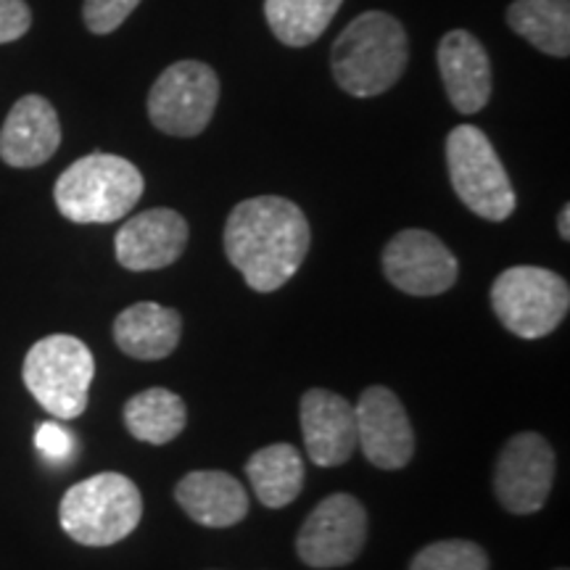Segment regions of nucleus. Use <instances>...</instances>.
I'll use <instances>...</instances> for the list:
<instances>
[{
  "mask_svg": "<svg viewBox=\"0 0 570 570\" xmlns=\"http://www.w3.org/2000/svg\"><path fill=\"white\" fill-rule=\"evenodd\" d=\"M410 570H489V554L475 541L444 539L423 547Z\"/></svg>",
  "mask_w": 570,
  "mask_h": 570,
  "instance_id": "obj_23",
  "label": "nucleus"
},
{
  "mask_svg": "<svg viewBox=\"0 0 570 570\" xmlns=\"http://www.w3.org/2000/svg\"><path fill=\"white\" fill-rule=\"evenodd\" d=\"M35 446L53 465H63L75 458V436L59 423H40L35 433Z\"/></svg>",
  "mask_w": 570,
  "mask_h": 570,
  "instance_id": "obj_25",
  "label": "nucleus"
},
{
  "mask_svg": "<svg viewBox=\"0 0 570 570\" xmlns=\"http://www.w3.org/2000/svg\"><path fill=\"white\" fill-rule=\"evenodd\" d=\"M554 483V449L541 433H515L494 468V494L512 515H533L547 504Z\"/></svg>",
  "mask_w": 570,
  "mask_h": 570,
  "instance_id": "obj_10",
  "label": "nucleus"
},
{
  "mask_svg": "<svg viewBox=\"0 0 570 570\" xmlns=\"http://www.w3.org/2000/svg\"><path fill=\"white\" fill-rule=\"evenodd\" d=\"M140 0H85V24L90 32L109 35L125 24V19L138 9Z\"/></svg>",
  "mask_w": 570,
  "mask_h": 570,
  "instance_id": "obj_24",
  "label": "nucleus"
},
{
  "mask_svg": "<svg viewBox=\"0 0 570 570\" xmlns=\"http://www.w3.org/2000/svg\"><path fill=\"white\" fill-rule=\"evenodd\" d=\"M510 30L529 40L541 53H570V3L568 0H512L508 9Z\"/></svg>",
  "mask_w": 570,
  "mask_h": 570,
  "instance_id": "obj_21",
  "label": "nucleus"
},
{
  "mask_svg": "<svg viewBox=\"0 0 570 570\" xmlns=\"http://www.w3.org/2000/svg\"><path fill=\"white\" fill-rule=\"evenodd\" d=\"M558 570H566V568H558Z\"/></svg>",
  "mask_w": 570,
  "mask_h": 570,
  "instance_id": "obj_28",
  "label": "nucleus"
},
{
  "mask_svg": "<svg viewBox=\"0 0 570 570\" xmlns=\"http://www.w3.org/2000/svg\"><path fill=\"white\" fill-rule=\"evenodd\" d=\"M183 317L173 306L138 302L114 320V341L127 356L140 362L167 360L180 344Z\"/></svg>",
  "mask_w": 570,
  "mask_h": 570,
  "instance_id": "obj_18",
  "label": "nucleus"
},
{
  "mask_svg": "<svg viewBox=\"0 0 570 570\" xmlns=\"http://www.w3.org/2000/svg\"><path fill=\"white\" fill-rule=\"evenodd\" d=\"M142 518V497L122 473H98L61 499V529L85 547H111L130 537Z\"/></svg>",
  "mask_w": 570,
  "mask_h": 570,
  "instance_id": "obj_4",
  "label": "nucleus"
},
{
  "mask_svg": "<svg viewBox=\"0 0 570 570\" xmlns=\"http://www.w3.org/2000/svg\"><path fill=\"white\" fill-rule=\"evenodd\" d=\"M446 167L454 194L475 217L504 223L515 212V188L502 167L489 135L460 125L446 138Z\"/></svg>",
  "mask_w": 570,
  "mask_h": 570,
  "instance_id": "obj_6",
  "label": "nucleus"
},
{
  "mask_svg": "<svg viewBox=\"0 0 570 570\" xmlns=\"http://www.w3.org/2000/svg\"><path fill=\"white\" fill-rule=\"evenodd\" d=\"M302 436L309 460L320 468H338L356 452L354 404L327 389H309L302 396Z\"/></svg>",
  "mask_w": 570,
  "mask_h": 570,
  "instance_id": "obj_14",
  "label": "nucleus"
},
{
  "mask_svg": "<svg viewBox=\"0 0 570 570\" xmlns=\"http://www.w3.org/2000/svg\"><path fill=\"white\" fill-rule=\"evenodd\" d=\"M439 69L446 96L460 114H479L491 98V61L487 48L465 30L444 35Z\"/></svg>",
  "mask_w": 570,
  "mask_h": 570,
  "instance_id": "obj_16",
  "label": "nucleus"
},
{
  "mask_svg": "<svg viewBox=\"0 0 570 570\" xmlns=\"http://www.w3.org/2000/svg\"><path fill=\"white\" fill-rule=\"evenodd\" d=\"M410 61L404 27L383 11L360 13L336 38L331 67L338 88L354 98H373L394 88Z\"/></svg>",
  "mask_w": 570,
  "mask_h": 570,
  "instance_id": "obj_2",
  "label": "nucleus"
},
{
  "mask_svg": "<svg viewBox=\"0 0 570 570\" xmlns=\"http://www.w3.org/2000/svg\"><path fill=\"white\" fill-rule=\"evenodd\" d=\"M217 101V71L202 61H177L154 82L148 96V117L161 132L194 138L209 127Z\"/></svg>",
  "mask_w": 570,
  "mask_h": 570,
  "instance_id": "obj_8",
  "label": "nucleus"
},
{
  "mask_svg": "<svg viewBox=\"0 0 570 570\" xmlns=\"http://www.w3.org/2000/svg\"><path fill=\"white\" fill-rule=\"evenodd\" d=\"M177 504L206 529H230L248 515V494L225 470H194L177 483Z\"/></svg>",
  "mask_w": 570,
  "mask_h": 570,
  "instance_id": "obj_17",
  "label": "nucleus"
},
{
  "mask_svg": "<svg viewBox=\"0 0 570 570\" xmlns=\"http://www.w3.org/2000/svg\"><path fill=\"white\" fill-rule=\"evenodd\" d=\"M61 146L59 114L42 96H24L13 104L0 130V159L9 167L32 169L46 164Z\"/></svg>",
  "mask_w": 570,
  "mask_h": 570,
  "instance_id": "obj_15",
  "label": "nucleus"
},
{
  "mask_svg": "<svg viewBox=\"0 0 570 570\" xmlns=\"http://www.w3.org/2000/svg\"><path fill=\"white\" fill-rule=\"evenodd\" d=\"M188 423V410L180 394L175 391L154 386L140 391L125 404V425L132 439L142 444L164 446L175 441L185 431Z\"/></svg>",
  "mask_w": 570,
  "mask_h": 570,
  "instance_id": "obj_20",
  "label": "nucleus"
},
{
  "mask_svg": "<svg viewBox=\"0 0 570 570\" xmlns=\"http://www.w3.org/2000/svg\"><path fill=\"white\" fill-rule=\"evenodd\" d=\"M312 233L306 214L283 196L240 202L225 225V254L248 288L273 294L304 265Z\"/></svg>",
  "mask_w": 570,
  "mask_h": 570,
  "instance_id": "obj_1",
  "label": "nucleus"
},
{
  "mask_svg": "<svg viewBox=\"0 0 570 570\" xmlns=\"http://www.w3.org/2000/svg\"><path fill=\"white\" fill-rule=\"evenodd\" d=\"M188 246V223L175 209L135 214L114 238L117 262L130 273H151L180 259Z\"/></svg>",
  "mask_w": 570,
  "mask_h": 570,
  "instance_id": "obj_13",
  "label": "nucleus"
},
{
  "mask_svg": "<svg viewBox=\"0 0 570 570\" xmlns=\"http://www.w3.org/2000/svg\"><path fill=\"white\" fill-rule=\"evenodd\" d=\"M344 0H265L275 38L291 48L312 46L327 30Z\"/></svg>",
  "mask_w": 570,
  "mask_h": 570,
  "instance_id": "obj_22",
  "label": "nucleus"
},
{
  "mask_svg": "<svg viewBox=\"0 0 570 570\" xmlns=\"http://www.w3.org/2000/svg\"><path fill=\"white\" fill-rule=\"evenodd\" d=\"M367 541V512L352 494H331L306 515L296 552L309 568H344L360 558Z\"/></svg>",
  "mask_w": 570,
  "mask_h": 570,
  "instance_id": "obj_9",
  "label": "nucleus"
},
{
  "mask_svg": "<svg viewBox=\"0 0 570 570\" xmlns=\"http://www.w3.org/2000/svg\"><path fill=\"white\" fill-rule=\"evenodd\" d=\"M21 375L42 410L59 420H75L88 407L96 360L80 338L56 333L32 344Z\"/></svg>",
  "mask_w": 570,
  "mask_h": 570,
  "instance_id": "obj_5",
  "label": "nucleus"
},
{
  "mask_svg": "<svg viewBox=\"0 0 570 570\" xmlns=\"http://www.w3.org/2000/svg\"><path fill=\"white\" fill-rule=\"evenodd\" d=\"M491 309L512 336L537 341L560 327L570 309L566 277L544 267L504 269L491 285Z\"/></svg>",
  "mask_w": 570,
  "mask_h": 570,
  "instance_id": "obj_7",
  "label": "nucleus"
},
{
  "mask_svg": "<svg viewBox=\"0 0 570 570\" xmlns=\"http://www.w3.org/2000/svg\"><path fill=\"white\" fill-rule=\"evenodd\" d=\"M356 449L370 465L402 470L415 454V431L402 399L386 386H370L354 404Z\"/></svg>",
  "mask_w": 570,
  "mask_h": 570,
  "instance_id": "obj_12",
  "label": "nucleus"
},
{
  "mask_svg": "<svg viewBox=\"0 0 570 570\" xmlns=\"http://www.w3.org/2000/svg\"><path fill=\"white\" fill-rule=\"evenodd\" d=\"M558 230H560V235H562V240H570V206H568V204L560 209Z\"/></svg>",
  "mask_w": 570,
  "mask_h": 570,
  "instance_id": "obj_27",
  "label": "nucleus"
},
{
  "mask_svg": "<svg viewBox=\"0 0 570 570\" xmlns=\"http://www.w3.org/2000/svg\"><path fill=\"white\" fill-rule=\"evenodd\" d=\"M32 13L24 0H0V42H13L27 35Z\"/></svg>",
  "mask_w": 570,
  "mask_h": 570,
  "instance_id": "obj_26",
  "label": "nucleus"
},
{
  "mask_svg": "<svg viewBox=\"0 0 570 570\" xmlns=\"http://www.w3.org/2000/svg\"><path fill=\"white\" fill-rule=\"evenodd\" d=\"M142 188V175L132 161L114 154H90L63 169L53 198L71 223L106 225L127 217L138 206Z\"/></svg>",
  "mask_w": 570,
  "mask_h": 570,
  "instance_id": "obj_3",
  "label": "nucleus"
},
{
  "mask_svg": "<svg viewBox=\"0 0 570 570\" xmlns=\"http://www.w3.org/2000/svg\"><path fill=\"white\" fill-rule=\"evenodd\" d=\"M383 275L410 296H439L458 283V256L428 230H402L383 248Z\"/></svg>",
  "mask_w": 570,
  "mask_h": 570,
  "instance_id": "obj_11",
  "label": "nucleus"
},
{
  "mask_svg": "<svg viewBox=\"0 0 570 570\" xmlns=\"http://www.w3.org/2000/svg\"><path fill=\"white\" fill-rule=\"evenodd\" d=\"M246 475L256 499L269 510H281L302 494L304 458L291 444L262 446L248 458Z\"/></svg>",
  "mask_w": 570,
  "mask_h": 570,
  "instance_id": "obj_19",
  "label": "nucleus"
}]
</instances>
